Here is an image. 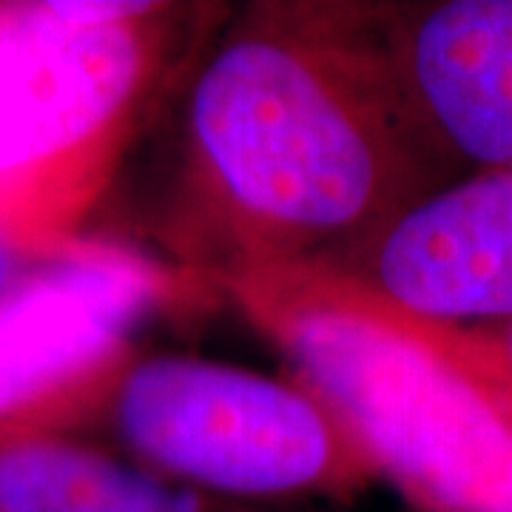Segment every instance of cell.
Listing matches in <instances>:
<instances>
[{
  "instance_id": "cell-1",
  "label": "cell",
  "mask_w": 512,
  "mask_h": 512,
  "mask_svg": "<svg viewBox=\"0 0 512 512\" xmlns=\"http://www.w3.org/2000/svg\"><path fill=\"white\" fill-rule=\"evenodd\" d=\"M464 174L404 89L376 3L259 0L185 77L151 231L211 285L322 262Z\"/></svg>"
},
{
  "instance_id": "cell-2",
  "label": "cell",
  "mask_w": 512,
  "mask_h": 512,
  "mask_svg": "<svg viewBox=\"0 0 512 512\" xmlns=\"http://www.w3.org/2000/svg\"><path fill=\"white\" fill-rule=\"evenodd\" d=\"M416 512H512V370L476 325L421 316L325 265L211 282Z\"/></svg>"
},
{
  "instance_id": "cell-3",
  "label": "cell",
  "mask_w": 512,
  "mask_h": 512,
  "mask_svg": "<svg viewBox=\"0 0 512 512\" xmlns=\"http://www.w3.org/2000/svg\"><path fill=\"white\" fill-rule=\"evenodd\" d=\"M220 6L0 3V239L55 262L111 191Z\"/></svg>"
},
{
  "instance_id": "cell-4",
  "label": "cell",
  "mask_w": 512,
  "mask_h": 512,
  "mask_svg": "<svg viewBox=\"0 0 512 512\" xmlns=\"http://www.w3.org/2000/svg\"><path fill=\"white\" fill-rule=\"evenodd\" d=\"M3 424L92 441L151 476L256 504L342 507L376 481L325 404L293 379L123 339Z\"/></svg>"
},
{
  "instance_id": "cell-5",
  "label": "cell",
  "mask_w": 512,
  "mask_h": 512,
  "mask_svg": "<svg viewBox=\"0 0 512 512\" xmlns=\"http://www.w3.org/2000/svg\"><path fill=\"white\" fill-rule=\"evenodd\" d=\"M424 123L467 171L512 174V0L376 3Z\"/></svg>"
},
{
  "instance_id": "cell-6",
  "label": "cell",
  "mask_w": 512,
  "mask_h": 512,
  "mask_svg": "<svg viewBox=\"0 0 512 512\" xmlns=\"http://www.w3.org/2000/svg\"><path fill=\"white\" fill-rule=\"evenodd\" d=\"M0 512H342L202 493L128 464L92 441L0 421Z\"/></svg>"
},
{
  "instance_id": "cell-7",
  "label": "cell",
  "mask_w": 512,
  "mask_h": 512,
  "mask_svg": "<svg viewBox=\"0 0 512 512\" xmlns=\"http://www.w3.org/2000/svg\"><path fill=\"white\" fill-rule=\"evenodd\" d=\"M476 328L490 339V345L498 350V356L512 370V316L510 319H498V322H481Z\"/></svg>"
}]
</instances>
